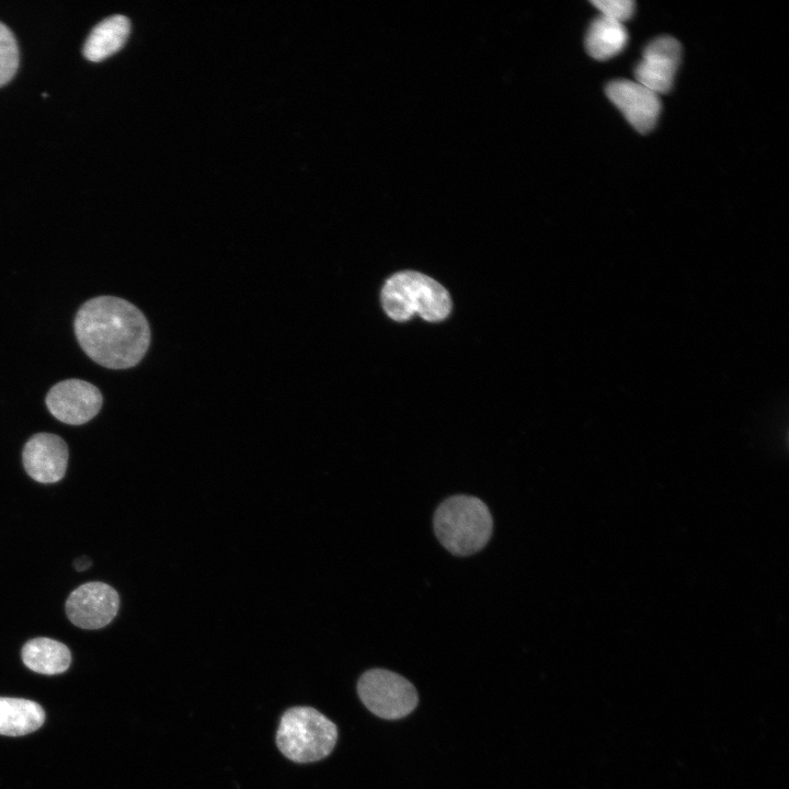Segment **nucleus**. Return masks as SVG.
<instances>
[{"mask_svg":"<svg viewBox=\"0 0 789 789\" xmlns=\"http://www.w3.org/2000/svg\"><path fill=\"white\" fill-rule=\"evenodd\" d=\"M102 402V395L94 385L76 378L56 384L46 396L48 411L70 425H81L93 419Z\"/></svg>","mask_w":789,"mask_h":789,"instance_id":"7","label":"nucleus"},{"mask_svg":"<svg viewBox=\"0 0 789 789\" xmlns=\"http://www.w3.org/2000/svg\"><path fill=\"white\" fill-rule=\"evenodd\" d=\"M73 329L84 353L106 368L136 366L150 344V328L144 313L114 296L84 302L77 312Z\"/></svg>","mask_w":789,"mask_h":789,"instance_id":"1","label":"nucleus"},{"mask_svg":"<svg viewBox=\"0 0 789 789\" xmlns=\"http://www.w3.org/2000/svg\"><path fill=\"white\" fill-rule=\"evenodd\" d=\"M73 565L77 571H83L91 565V560L88 557H81L75 560Z\"/></svg>","mask_w":789,"mask_h":789,"instance_id":"17","label":"nucleus"},{"mask_svg":"<svg viewBox=\"0 0 789 789\" xmlns=\"http://www.w3.org/2000/svg\"><path fill=\"white\" fill-rule=\"evenodd\" d=\"M627 42L628 33L622 23L601 14L590 25L585 47L591 57L605 60L619 54Z\"/></svg>","mask_w":789,"mask_h":789,"instance_id":"14","label":"nucleus"},{"mask_svg":"<svg viewBox=\"0 0 789 789\" xmlns=\"http://www.w3.org/2000/svg\"><path fill=\"white\" fill-rule=\"evenodd\" d=\"M338 740L336 725L315 708L286 710L276 732L281 753L296 763H312L327 757Z\"/></svg>","mask_w":789,"mask_h":789,"instance_id":"4","label":"nucleus"},{"mask_svg":"<svg viewBox=\"0 0 789 789\" xmlns=\"http://www.w3.org/2000/svg\"><path fill=\"white\" fill-rule=\"evenodd\" d=\"M45 721L41 705L23 698L0 697V734L21 736L36 731Z\"/></svg>","mask_w":789,"mask_h":789,"instance_id":"12","label":"nucleus"},{"mask_svg":"<svg viewBox=\"0 0 789 789\" xmlns=\"http://www.w3.org/2000/svg\"><path fill=\"white\" fill-rule=\"evenodd\" d=\"M591 3L602 15L619 23L630 19L634 11V2L631 0H595Z\"/></svg>","mask_w":789,"mask_h":789,"instance_id":"16","label":"nucleus"},{"mask_svg":"<svg viewBox=\"0 0 789 789\" xmlns=\"http://www.w3.org/2000/svg\"><path fill=\"white\" fill-rule=\"evenodd\" d=\"M606 94L637 132L645 134L655 126L661 111L655 92L637 81L616 80L606 87Z\"/></svg>","mask_w":789,"mask_h":789,"instance_id":"10","label":"nucleus"},{"mask_svg":"<svg viewBox=\"0 0 789 789\" xmlns=\"http://www.w3.org/2000/svg\"><path fill=\"white\" fill-rule=\"evenodd\" d=\"M130 32V23L124 15H112L100 22L90 33L83 55L91 61H101L119 50Z\"/></svg>","mask_w":789,"mask_h":789,"instance_id":"13","label":"nucleus"},{"mask_svg":"<svg viewBox=\"0 0 789 789\" xmlns=\"http://www.w3.org/2000/svg\"><path fill=\"white\" fill-rule=\"evenodd\" d=\"M21 656L27 668L44 675L64 673L71 663V653L66 644L44 637L28 640L22 648Z\"/></svg>","mask_w":789,"mask_h":789,"instance_id":"11","label":"nucleus"},{"mask_svg":"<svg viewBox=\"0 0 789 789\" xmlns=\"http://www.w3.org/2000/svg\"><path fill=\"white\" fill-rule=\"evenodd\" d=\"M381 306L389 318L403 322L419 315L426 321L446 319L451 310L447 289L432 277L413 271L389 277L380 294Z\"/></svg>","mask_w":789,"mask_h":789,"instance_id":"3","label":"nucleus"},{"mask_svg":"<svg viewBox=\"0 0 789 789\" xmlns=\"http://www.w3.org/2000/svg\"><path fill=\"white\" fill-rule=\"evenodd\" d=\"M434 533L442 546L457 557L471 556L489 542L493 521L487 504L471 495L444 500L433 517Z\"/></svg>","mask_w":789,"mask_h":789,"instance_id":"2","label":"nucleus"},{"mask_svg":"<svg viewBox=\"0 0 789 789\" xmlns=\"http://www.w3.org/2000/svg\"><path fill=\"white\" fill-rule=\"evenodd\" d=\"M357 691L370 712L387 720L408 716L419 701L415 687L407 678L384 668L366 671L358 681Z\"/></svg>","mask_w":789,"mask_h":789,"instance_id":"5","label":"nucleus"},{"mask_svg":"<svg viewBox=\"0 0 789 789\" xmlns=\"http://www.w3.org/2000/svg\"><path fill=\"white\" fill-rule=\"evenodd\" d=\"M681 53L679 42L671 36L653 39L634 68L637 82L656 94L668 92L681 61Z\"/></svg>","mask_w":789,"mask_h":789,"instance_id":"9","label":"nucleus"},{"mask_svg":"<svg viewBox=\"0 0 789 789\" xmlns=\"http://www.w3.org/2000/svg\"><path fill=\"white\" fill-rule=\"evenodd\" d=\"M69 450L66 442L52 433H37L24 445L22 461L26 473L37 482L54 483L66 473Z\"/></svg>","mask_w":789,"mask_h":789,"instance_id":"8","label":"nucleus"},{"mask_svg":"<svg viewBox=\"0 0 789 789\" xmlns=\"http://www.w3.org/2000/svg\"><path fill=\"white\" fill-rule=\"evenodd\" d=\"M19 66V49L12 32L0 22V87L9 82Z\"/></svg>","mask_w":789,"mask_h":789,"instance_id":"15","label":"nucleus"},{"mask_svg":"<svg viewBox=\"0 0 789 789\" xmlns=\"http://www.w3.org/2000/svg\"><path fill=\"white\" fill-rule=\"evenodd\" d=\"M119 607L118 593L108 584L92 581L75 588L66 601L69 620L82 629H100L108 625Z\"/></svg>","mask_w":789,"mask_h":789,"instance_id":"6","label":"nucleus"}]
</instances>
